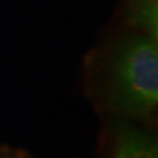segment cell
Returning a JSON list of instances; mask_svg holds the SVG:
<instances>
[{
    "label": "cell",
    "mask_w": 158,
    "mask_h": 158,
    "mask_svg": "<svg viewBox=\"0 0 158 158\" xmlns=\"http://www.w3.org/2000/svg\"><path fill=\"white\" fill-rule=\"evenodd\" d=\"M116 86L123 104L133 112H146L158 102V46L152 36L125 42L115 63Z\"/></svg>",
    "instance_id": "6da1fadb"
},
{
    "label": "cell",
    "mask_w": 158,
    "mask_h": 158,
    "mask_svg": "<svg viewBox=\"0 0 158 158\" xmlns=\"http://www.w3.org/2000/svg\"><path fill=\"white\" fill-rule=\"evenodd\" d=\"M116 158H158L157 142L137 131H125L118 137Z\"/></svg>",
    "instance_id": "7a4b0ae2"
}]
</instances>
